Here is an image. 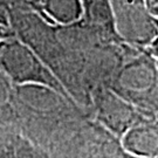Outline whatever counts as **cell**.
I'll use <instances>...</instances> for the list:
<instances>
[{
    "instance_id": "cell-1",
    "label": "cell",
    "mask_w": 158,
    "mask_h": 158,
    "mask_svg": "<svg viewBox=\"0 0 158 158\" xmlns=\"http://www.w3.org/2000/svg\"><path fill=\"white\" fill-rule=\"evenodd\" d=\"M10 2V27L14 35L32 48L64 87L69 96L90 115L91 101L85 85L87 55L69 51L59 36L57 25L36 10Z\"/></svg>"
},
{
    "instance_id": "cell-2",
    "label": "cell",
    "mask_w": 158,
    "mask_h": 158,
    "mask_svg": "<svg viewBox=\"0 0 158 158\" xmlns=\"http://www.w3.org/2000/svg\"><path fill=\"white\" fill-rule=\"evenodd\" d=\"M14 107L15 128L45 150L66 127L89 115L72 97L40 85H15Z\"/></svg>"
},
{
    "instance_id": "cell-3",
    "label": "cell",
    "mask_w": 158,
    "mask_h": 158,
    "mask_svg": "<svg viewBox=\"0 0 158 158\" xmlns=\"http://www.w3.org/2000/svg\"><path fill=\"white\" fill-rule=\"evenodd\" d=\"M109 88L148 118L158 119V63L147 48L128 45Z\"/></svg>"
},
{
    "instance_id": "cell-4",
    "label": "cell",
    "mask_w": 158,
    "mask_h": 158,
    "mask_svg": "<svg viewBox=\"0 0 158 158\" xmlns=\"http://www.w3.org/2000/svg\"><path fill=\"white\" fill-rule=\"evenodd\" d=\"M51 158H128L121 139L85 116L63 129L48 144Z\"/></svg>"
},
{
    "instance_id": "cell-5",
    "label": "cell",
    "mask_w": 158,
    "mask_h": 158,
    "mask_svg": "<svg viewBox=\"0 0 158 158\" xmlns=\"http://www.w3.org/2000/svg\"><path fill=\"white\" fill-rule=\"evenodd\" d=\"M0 69L14 85H46L69 96L61 82L35 52L14 34L0 41Z\"/></svg>"
},
{
    "instance_id": "cell-6",
    "label": "cell",
    "mask_w": 158,
    "mask_h": 158,
    "mask_svg": "<svg viewBox=\"0 0 158 158\" xmlns=\"http://www.w3.org/2000/svg\"><path fill=\"white\" fill-rule=\"evenodd\" d=\"M114 25L124 44L148 48L158 36V18L144 0H110Z\"/></svg>"
},
{
    "instance_id": "cell-7",
    "label": "cell",
    "mask_w": 158,
    "mask_h": 158,
    "mask_svg": "<svg viewBox=\"0 0 158 158\" xmlns=\"http://www.w3.org/2000/svg\"><path fill=\"white\" fill-rule=\"evenodd\" d=\"M90 116L119 139L132 127L151 119L109 87L100 88L93 94Z\"/></svg>"
},
{
    "instance_id": "cell-8",
    "label": "cell",
    "mask_w": 158,
    "mask_h": 158,
    "mask_svg": "<svg viewBox=\"0 0 158 158\" xmlns=\"http://www.w3.org/2000/svg\"><path fill=\"white\" fill-rule=\"evenodd\" d=\"M121 144L129 156L158 158V119H148L132 127L121 137Z\"/></svg>"
},
{
    "instance_id": "cell-9",
    "label": "cell",
    "mask_w": 158,
    "mask_h": 158,
    "mask_svg": "<svg viewBox=\"0 0 158 158\" xmlns=\"http://www.w3.org/2000/svg\"><path fill=\"white\" fill-rule=\"evenodd\" d=\"M0 158H51V156L17 128L0 123Z\"/></svg>"
},
{
    "instance_id": "cell-10",
    "label": "cell",
    "mask_w": 158,
    "mask_h": 158,
    "mask_svg": "<svg viewBox=\"0 0 158 158\" xmlns=\"http://www.w3.org/2000/svg\"><path fill=\"white\" fill-rule=\"evenodd\" d=\"M36 11L52 23L66 26L81 19L82 4L81 0H44Z\"/></svg>"
},
{
    "instance_id": "cell-11",
    "label": "cell",
    "mask_w": 158,
    "mask_h": 158,
    "mask_svg": "<svg viewBox=\"0 0 158 158\" xmlns=\"http://www.w3.org/2000/svg\"><path fill=\"white\" fill-rule=\"evenodd\" d=\"M81 4L82 21L109 33L117 34L114 25L113 8L110 0H81Z\"/></svg>"
},
{
    "instance_id": "cell-12",
    "label": "cell",
    "mask_w": 158,
    "mask_h": 158,
    "mask_svg": "<svg viewBox=\"0 0 158 158\" xmlns=\"http://www.w3.org/2000/svg\"><path fill=\"white\" fill-rule=\"evenodd\" d=\"M15 85L0 69V122L15 128L17 116L14 107Z\"/></svg>"
},
{
    "instance_id": "cell-13",
    "label": "cell",
    "mask_w": 158,
    "mask_h": 158,
    "mask_svg": "<svg viewBox=\"0 0 158 158\" xmlns=\"http://www.w3.org/2000/svg\"><path fill=\"white\" fill-rule=\"evenodd\" d=\"M0 25L10 27V2L8 0H0Z\"/></svg>"
},
{
    "instance_id": "cell-14",
    "label": "cell",
    "mask_w": 158,
    "mask_h": 158,
    "mask_svg": "<svg viewBox=\"0 0 158 158\" xmlns=\"http://www.w3.org/2000/svg\"><path fill=\"white\" fill-rule=\"evenodd\" d=\"M8 1L23 4V5H27V6H29V7H32L34 10H38L39 6L44 2V0H8Z\"/></svg>"
},
{
    "instance_id": "cell-15",
    "label": "cell",
    "mask_w": 158,
    "mask_h": 158,
    "mask_svg": "<svg viewBox=\"0 0 158 158\" xmlns=\"http://www.w3.org/2000/svg\"><path fill=\"white\" fill-rule=\"evenodd\" d=\"M147 49H148V52L152 55L153 59L156 60V62L158 63V36L156 38V40L153 41L152 44L148 47Z\"/></svg>"
},
{
    "instance_id": "cell-16",
    "label": "cell",
    "mask_w": 158,
    "mask_h": 158,
    "mask_svg": "<svg viewBox=\"0 0 158 158\" xmlns=\"http://www.w3.org/2000/svg\"><path fill=\"white\" fill-rule=\"evenodd\" d=\"M153 15L158 18V0H144Z\"/></svg>"
},
{
    "instance_id": "cell-17",
    "label": "cell",
    "mask_w": 158,
    "mask_h": 158,
    "mask_svg": "<svg viewBox=\"0 0 158 158\" xmlns=\"http://www.w3.org/2000/svg\"><path fill=\"white\" fill-rule=\"evenodd\" d=\"M14 33H13V31L11 29V27H6V26L0 25V41L6 39V38H8V36H11Z\"/></svg>"
},
{
    "instance_id": "cell-18",
    "label": "cell",
    "mask_w": 158,
    "mask_h": 158,
    "mask_svg": "<svg viewBox=\"0 0 158 158\" xmlns=\"http://www.w3.org/2000/svg\"><path fill=\"white\" fill-rule=\"evenodd\" d=\"M0 123H1V122H0Z\"/></svg>"
}]
</instances>
